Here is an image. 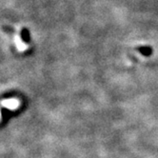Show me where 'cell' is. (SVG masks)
Here are the masks:
<instances>
[{
  "label": "cell",
  "instance_id": "1",
  "mask_svg": "<svg viewBox=\"0 0 158 158\" xmlns=\"http://www.w3.org/2000/svg\"><path fill=\"white\" fill-rule=\"evenodd\" d=\"M2 106L9 110H16L19 107V101L15 98H9L4 99L2 101Z\"/></svg>",
  "mask_w": 158,
  "mask_h": 158
},
{
  "label": "cell",
  "instance_id": "2",
  "mask_svg": "<svg viewBox=\"0 0 158 158\" xmlns=\"http://www.w3.org/2000/svg\"><path fill=\"white\" fill-rule=\"evenodd\" d=\"M15 46H16V48H17V50L19 52H24V51H26L28 49V45L23 42V40L20 38L19 35L15 36Z\"/></svg>",
  "mask_w": 158,
  "mask_h": 158
}]
</instances>
